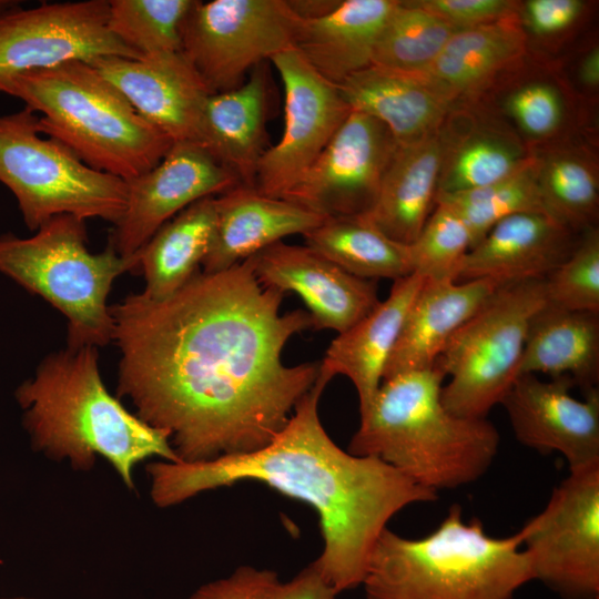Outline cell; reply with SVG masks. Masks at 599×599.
<instances>
[{"label":"cell","instance_id":"1f68e13d","mask_svg":"<svg viewBox=\"0 0 599 599\" xmlns=\"http://www.w3.org/2000/svg\"><path fill=\"white\" fill-rule=\"evenodd\" d=\"M537 183L547 213L575 233L596 227L599 179L592 156L579 149L536 155Z\"/></svg>","mask_w":599,"mask_h":599},{"label":"cell","instance_id":"603a6c76","mask_svg":"<svg viewBox=\"0 0 599 599\" xmlns=\"http://www.w3.org/2000/svg\"><path fill=\"white\" fill-rule=\"evenodd\" d=\"M423 282L416 273L394 281L386 300L339 333L326 349L322 365L334 376L344 375L352 382L359 415L368 409L382 384L386 364Z\"/></svg>","mask_w":599,"mask_h":599},{"label":"cell","instance_id":"30bf717a","mask_svg":"<svg viewBox=\"0 0 599 599\" xmlns=\"http://www.w3.org/2000/svg\"><path fill=\"white\" fill-rule=\"evenodd\" d=\"M301 17L287 0H194L181 52L210 93L233 90L264 60L295 49Z\"/></svg>","mask_w":599,"mask_h":599},{"label":"cell","instance_id":"e0dca14e","mask_svg":"<svg viewBox=\"0 0 599 599\" xmlns=\"http://www.w3.org/2000/svg\"><path fill=\"white\" fill-rule=\"evenodd\" d=\"M248 261L262 286L303 300L314 329L343 333L380 302L376 281L349 274L307 245L276 242Z\"/></svg>","mask_w":599,"mask_h":599},{"label":"cell","instance_id":"f1b7e54d","mask_svg":"<svg viewBox=\"0 0 599 599\" xmlns=\"http://www.w3.org/2000/svg\"><path fill=\"white\" fill-rule=\"evenodd\" d=\"M214 197L191 204L162 225L139 251V272L152 301L163 300L184 286L201 270L215 229Z\"/></svg>","mask_w":599,"mask_h":599},{"label":"cell","instance_id":"ffe728a7","mask_svg":"<svg viewBox=\"0 0 599 599\" xmlns=\"http://www.w3.org/2000/svg\"><path fill=\"white\" fill-rule=\"evenodd\" d=\"M337 87L352 111L382 122L398 146L437 133L456 102L424 74L373 64Z\"/></svg>","mask_w":599,"mask_h":599},{"label":"cell","instance_id":"3957f363","mask_svg":"<svg viewBox=\"0 0 599 599\" xmlns=\"http://www.w3.org/2000/svg\"><path fill=\"white\" fill-rule=\"evenodd\" d=\"M23 426L47 457L89 470L97 456L113 467L129 489L134 467L151 457L177 463L167 435L129 412L111 395L99 369L98 347L48 354L34 376L16 390Z\"/></svg>","mask_w":599,"mask_h":599},{"label":"cell","instance_id":"6da1fadb","mask_svg":"<svg viewBox=\"0 0 599 599\" xmlns=\"http://www.w3.org/2000/svg\"><path fill=\"white\" fill-rule=\"evenodd\" d=\"M285 294L262 286L248 258L200 271L172 295L130 294L110 306L120 352L118 397L164 432L177 463L255 451L286 425L321 362L285 365L307 311L281 312Z\"/></svg>","mask_w":599,"mask_h":599},{"label":"cell","instance_id":"83f0119b","mask_svg":"<svg viewBox=\"0 0 599 599\" xmlns=\"http://www.w3.org/2000/svg\"><path fill=\"white\" fill-rule=\"evenodd\" d=\"M519 17L457 30L422 74L455 101L480 90L525 51Z\"/></svg>","mask_w":599,"mask_h":599},{"label":"cell","instance_id":"b9f144b4","mask_svg":"<svg viewBox=\"0 0 599 599\" xmlns=\"http://www.w3.org/2000/svg\"><path fill=\"white\" fill-rule=\"evenodd\" d=\"M337 595L315 561H312L290 581L281 582L274 599H337Z\"/></svg>","mask_w":599,"mask_h":599},{"label":"cell","instance_id":"44dd1931","mask_svg":"<svg viewBox=\"0 0 599 599\" xmlns=\"http://www.w3.org/2000/svg\"><path fill=\"white\" fill-rule=\"evenodd\" d=\"M215 229L203 273L227 270L293 234H306L326 219L283 199L238 185L214 197Z\"/></svg>","mask_w":599,"mask_h":599},{"label":"cell","instance_id":"484cf974","mask_svg":"<svg viewBox=\"0 0 599 599\" xmlns=\"http://www.w3.org/2000/svg\"><path fill=\"white\" fill-rule=\"evenodd\" d=\"M441 155L440 130L398 146L374 206L364 214L389 238L409 245L420 233L436 204Z\"/></svg>","mask_w":599,"mask_h":599},{"label":"cell","instance_id":"d590c367","mask_svg":"<svg viewBox=\"0 0 599 599\" xmlns=\"http://www.w3.org/2000/svg\"><path fill=\"white\" fill-rule=\"evenodd\" d=\"M407 246L413 273L424 280L456 281L471 247V237L461 217L446 204L436 202L420 233Z\"/></svg>","mask_w":599,"mask_h":599},{"label":"cell","instance_id":"4fadbf2b","mask_svg":"<svg viewBox=\"0 0 599 599\" xmlns=\"http://www.w3.org/2000/svg\"><path fill=\"white\" fill-rule=\"evenodd\" d=\"M284 88V128L264 152L254 187L282 199L322 153L351 108L337 84L322 77L296 49L271 59Z\"/></svg>","mask_w":599,"mask_h":599},{"label":"cell","instance_id":"2e32d148","mask_svg":"<svg viewBox=\"0 0 599 599\" xmlns=\"http://www.w3.org/2000/svg\"><path fill=\"white\" fill-rule=\"evenodd\" d=\"M568 377H517L500 405L517 440L539 453L561 454L569 470L599 464V390L575 398Z\"/></svg>","mask_w":599,"mask_h":599},{"label":"cell","instance_id":"9c48e42d","mask_svg":"<svg viewBox=\"0 0 599 599\" xmlns=\"http://www.w3.org/2000/svg\"><path fill=\"white\" fill-rule=\"evenodd\" d=\"M547 303L545 280L501 285L451 336L437 367L448 377L443 405L453 414L487 418L519 376L529 324Z\"/></svg>","mask_w":599,"mask_h":599},{"label":"cell","instance_id":"8992f818","mask_svg":"<svg viewBox=\"0 0 599 599\" xmlns=\"http://www.w3.org/2000/svg\"><path fill=\"white\" fill-rule=\"evenodd\" d=\"M0 93L40 113L42 134L62 142L90 167L124 181L151 170L173 144L85 62L0 79Z\"/></svg>","mask_w":599,"mask_h":599},{"label":"cell","instance_id":"d6a6232c","mask_svg":"<svg viewBox=\"0 0 599 599\" xmlns=\"http://www.w3.org/2000/svg\"><path fill=\"white\" fill-rule=\"evenodd\" d=\"M457 30L410 1H398L376 41L372 64L422 74Z\"/></svg>","mask_w":599,"mask_h":599},{"label":"cell","instance_id":"7402d4cb","mask_svg":"<svg viewBox=\"0 0 599 599\" xmlns=\"http://www.w3.org/2000/svg\"><path fill=\"white\" fill-rule=\"evenodd\" d=\"M501 285L490 280H424L404 321L383 379L426 370L451 336Z\"/></svg>","mask_w":599,"mask_h":599},{"label":"cell","instance_id":"ac0fdd59","mask_svg":"<svg viewBox=\"0 0 599 599\" xmlns=\"http://www.w3.org/2000/svg\"><path fill=\"white\" fill-rule=\"evenodd\" d=\"M89 64L173 143L201 145L203 111L211 93L182 52L141 59L105 57Z\"/></svg>","mask_w":599,"mask_h":599},{"label":"cell","instance_id":"f546056e","mask_svg":"<svg viewBox=\"0 0 599 599\" xmlns=\"http://www.w3.org/2000/svg\"><path fill=\"white\" fill-rule=\"evenodd\" d=\"M440 139L437 195L497 182L524 167L534 155L514 133L496 123L475 122L460 133L445 120Z\"/></svg>","mask_w":599,"mask_h":599},{"label":"cell","instance_id":"7a4b0ae2","mask_svg":"<svg viewBox=\"0 0 599 599\" xmlns=\"http://www.w3.org/2000/svg\"><path fill=\"white\" fill-rule=\"evenodd\" d=\"M334 375L322 365L283 429L262 448L201 463H150L151 498L179 505L201 493L255 481L312 507L323 538L314 560L339 593L361 586L373 548L404 508L437 499L400 471L342 449L325 430L318 405Z\"/></svg>","mask_w":599,"mask_h":599},{"label":"cell","instance_id":"4316f807","mask_svg":"<svg viewBox=\"0 0 599 599\" xmlns=\"http://www.w3.org/2000/svg\"><path fill=\"white\" fill-rule=\"evenodd\" d=\"M525 374L568 377L585 393L598 388L599 313L546 303L528 327L519 376Z\"/></svg>","mask_w":599,"mask_h":599},{"label":"cell","instance_id":"cb8c5ba5","mask_svg":"<svg viewBox=\"0 0 599 599\" xmlns=\"http://www.w3.org/2000/svg\"><path fill=\"white\" fill-rule=\"evenodd\" d=\"M396 0H345L327 13L301 18L294 48L328 81L339 84L369 67Z\"/></svg>","mask_w":599,"mask_h":599},{"label":"cell","instance_id":"836d02e7","mask_svg":"<svg viewBox=\"0 0 599 599\" xmlns=\"http://www.w3.org/2000/svg\"><path fill=\"white\" fill-rule=\"evenodd\" d=\"M436 202L446 204L461 217L470 233L471 247L506 217L522 213L548 214L537 183L535 154L524 167L497 182L465 192L439 194Z\"/></svg>","mask_w":599,"mask_h":599},{"label":"cell","instance_id":"ab89813d","mask_svg":"<svg viewBox=\"0 0 599 599\" xmlns=\"http://www.w3.org/2000/svg\"><path fill=\"white\" fill-rule=\"evenodd\" d=\"M280 583L271 569L240 566L230 576L202 585L189 599H274Z\"/></svg>","mask_w":599,"mask_h":599},{"label":"cell","instance_id":"277c9868","mask_svg":"<svg viewBox=\"0 0 599 599\" xmlns=\"http://www.w3.org/2000/svg\"><path fill=\"white\" fill-rule=\"evenodd\" d=\"M444 379L437 367L383 379L347 450L436 493L478 480L498 454L499 433L487 418L450 413L440 398Z\"/></svg>","mask_w":599,"mask_h":599},{"label":"cell","instance_id":"74e56055","mask_svg":"<svg viewBox=\"0 0 599 599\" xmlns=\"http://www.w3.org/2000/svg\"><path fill=\"white\" fill-rule=\"evenodd\" d=\"M505 111L530 139L554 135L565 120V103L559 90L547 81H530L511 90L504 101Z\"/></svg>","mask_w":599,"mask_h":599},{"label":"cell","instance_id":"9a60e30c","mask_svg":"<svg viewBox=\"0 0 599 599\" xmlns=\"http://www.w3.org/2000/svg\"><path fill=\"white\" fill-rule=\"evenodd\" d=\"M126 183V207L109 237L123 257L135 256L162 225L191 204L241 185L233 172L193 142H174L155 166Z\"/></svg>","mask_w":599,"mask_h":599},{"label":"cell","instance_id":"d6986e66","mask_svg":"<svg viewBox=\"0 0 599 599\" xmlns=\"http://www.w3.org/2000/svg\"><path fill=\"white\" fill-rule=\"evenodd\" d=\"M578 234L545 213L506 217L465 255L456 281L499 285L545 280L572 252Z\"/></svg>","mask_w":599,"mask_h":599},{"label":"cell","instance_id":"7bdbcfd3","mask_svg":"<svg viewBox=\"0 0 599 599\" xmlns=\"http://www.w3.org/2000/svg\"><path fill=\"white\" fill-rule=\"evenodd\" d=\"M580 82L589 89L598 88L599 85V50L592 48L589 50L580 62L578 70Z\"/></svg>","mask_w":599,"mask_h":599},{"label":"cell","instance_id":"8fae6325","mask_svg":"<svg viewBox=\"0 0 599 599\" xmlns=\"http://www.w3.org/2000/svg\"><path fill=\"white\" fill-rule=\"evenodd\" d=\"M519 534L532 580L564 599H599V464L569 470Z\"/></svg>","mask_w":599,"mask_h":599},{"label":"cell","instance_id":"5bb4252c","mask_svg":"<svg viewBox=\"0 0 599 599\" xmlns=\"http://www.w3.org/2000/svg\"><path fill=\"white\" fill-rule=\"evenodd\" d=\"M397 149L382 122L351 111L322 153L282 199L324 217L364 215L374 206Z\"/></svg>","mask_w":599,"mask_h":599},{"label":"cell","instance_id":"d4e9b609","mask_svg":"<svg viewBox=\"0 0 599 599\" xmlns=\"http://www.w3.org/2000/svg\"><path fill=\"white\" fill-rule=\"evenodd\" d=\"M267 77L255 67L243 84L211 93L205 102L201 145L238 179L254 187L258 163L267 150Z\"/></svg>","mask_w":599,"mask_h":599},{"label":"cell","instance_id":"52a82bcc","mask_svg":"<svg viewBox=\"0 0 599 599\" xmlns=\"http://www.w3.org/2000/svg\"><path fill=\"white\" fill-rule=\"evenodd\" d=\"M125 272H139V255L123 257L110 244L90 252L85 221L73 215L52 217L30 237L0 236V273L65 317L69 347L112 343L108 297Z\"/></svg>","mask_w":599,"mask_h":599},{"label":"cell","instance_id":"ee69618b","mask_svg":"<svg viewBox=\"0 0 599 599\" xmlns=\"http://www.w3.org/2000/svg\"><path fill=\"white\" fill-rule=\"evenodd\" d=\"M16 4L17 2L12 0H0V13Z\"/></svg>","mask_w":599,"mask_h":599},{"label":"cell","instance_id":"8d00e7d4","mask_svg":"<svg viewBox=\"0 0 599 599\" xmlns=\"http://www.w3.org/2000/svg\"><path fill=\"white\" fill-rule=\"evenodd\" d=\"M548 304L599 313V230L581 233L570 255L545 278Z\"/></svg>","mask_w":599,"mask_h":599},{"label":"cell","instance_id":"5b68a950","mask_svg":"<svg viewBox=\"0 0 599 599\" xmlns=\"http://www.w3.org/2000/svg\"><path fill=\"white\" fill-rule=\"evenodd\" d=\"M530 580L519 531L489 536L480 520H465L455 505L424 537L386 528L362 585L367 599H514Z\"/></svg>","mask_w":599,"mask_h":599},{"label":"cell","instance_id":"60d3db41","mask_svg":"<svg viewBox=\"0 0 599 599\" xmlns=\"http://www.w3.org/2000/svg\"><path fill=\"white\" fill-rule=\"evenodd\" d=\"M580 0H528L519 4L521 26L538 37H552L572 27L580 18Z\"/></svg>","mask_w":599,"mask_h":599},{"label":"cell","instance_id":"f6af8a7d","mask_svg":"<svg viewBox=\"0 0 599 599\" xmlns=\"http://www.w3.org/2000/svg\"><path fill=\"white\" fill-rule=\"evenodd\" d=\"M3 599H34V598L14 597V598H3Z\"/></svg>","mask_w":599,"mask_h":599},{"label":"cell","instance_id":"7c38bea8","mask_svg":"<svg viewBox=\"0 0 599 599\" xmlns=\"http://www.w3.org/2000/svg\"><path fill=\"white\" fill-rule=\"evenodd\" d=\"M105 57L141 59L109 29V0L16 4L0 13V79Z\"/></svg>","mask_w":599,"mask_h":599},{"label":"cell","instance_id":"e575fe53","mask_svg":"<svg viewBox=\"0 0 599 599\" xmlns=\"http://www.w3.org/2000/svg\"><path fill=\"white\" fill-rule=\"evenodd\" d=\"M194 0H109V29L140 58L181 52V28Z\"/></svg>","mask_w":599,"mask_h":599},{"label":"cell","instance_id":"ba28073f","mask_svg":"<svg viewBox=\"0 0 599 599\" xmlns=\"http://www.w3.org/2000/svg\"><path fill=\"white\" fill-rule=\"evenodd\" d=\"M0 183L14 195L32 232L63 214L115 225L126 207V181L90 167L42 134L39 115L27 106L0 115Z\"/></svg>","mask_w":599,"mask_h":599},{"label":"cell","instance_id":"4dcf8cb0","mask_svg":"<svg viewBox=\"0 0 599 599\" xmlns=\"http://www.w3.org/2000/svg\"><path fill=\"white\" fill-rule=\"evenodd\" d=\"M303 237L305 245L357 277L396 281L413 274L408 246L389 238L366 215L326 217Z\"/></svg>","mask_w":599,"mask_h":599},{"label":"cell","instance_id":"f35d334b","mask_svg":"<svg viewBox=\"0 0 599 599\" xmlns=\"http://www.w3.org/2000/svg\"><path fill=\"white\" fill-rule=\"evenodd\" d=\"M417 7L457 29L499 22L518 16L519 2L510 0H415Z\"/></svg>","mask_w":599,"mask_h":599}]
</instances>
